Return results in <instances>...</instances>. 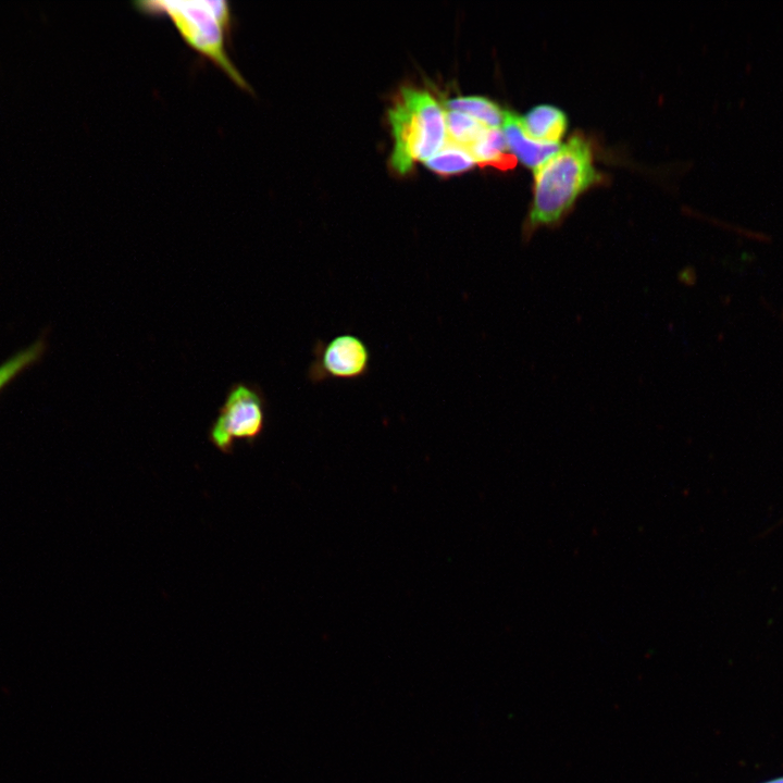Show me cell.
I'll return each instance as SVG.
<instances>
[{"instance_id": "9c48e42d", "label": "cell", "mask_w": 783, "mask_h": 783, "mask_svg": "<svg viewBox=\"0 0 783 783\" xmlns=\"http://www.w3.org/2000/svg\"><path fill=\"white\" fill-rule=\"evenodd\" d=\"M445 107L471 115L488 128H500L505 121L506 111L485 97H457L447 100Z\"/></svg>"}, {"instance_id": "6da1fadb", "label": "cell", "mask_w": 783, "mask_h": 783, "mask_svg": "<svg viewBox=\"0 0 783 783\" xmlns=\"http://www.w3.org/2000/svg\"><path fill=\"white\" fill-rule=\"evenodd\" d=\"M599 178L589 142L572 136L556 153L534 170L533 201L525 237L538 227L555 226L576 198Z\"/></svg>"}, {"instance_id": "7c38bea8", "label": "cell", "mask_w": 783, "mask_h": 783, "mask_svg": "<svg viewBox=\"0 0 783 783\" xmlns=\"http://www.w3.org/2000/svg\"><path fill=\"white\" fill-rule=\"evenodd\" d=\"M45 350V344L39 340L21 350L0 365V390L16 375L36 362Z\"/></svg>"}, {"instance_id": "8992f818", "label": "cell", "mask_w": 783, "mask_h": 783, "mask_svg": "<svg viewBox=\"0 0 783 783\" xmlns=\"http://www.w3.org/2000/svg\"><path fill=\"white\" fill-rule=\"evenodd\" d=\"M502 133L514 158L533 171L560 148L559 144H545L531 139L520 125V116L506 111Z\"/></svg>"}, {"instance_id": "277c9868", "label": "cell", "mask_w": 783, "mask_h": 783, "mask_svg": "<svg viewBox=\"0 0 783 783\" xmlns=\"http://www.w3.org/2000/svg\"><path fill=\"white\" fill-rule=\"evenodd\" d=\"M266 399L252 383H234L227 390L219 414L208 431L210 443L222 453H233L236 440L252 446L263 434Z\"/></svg>"}, {"instance_id": "ba28073f", "label": "cell", "mask_w": 783, "mask_h": 783, "mask_svg": "<svg viewBox=\"0 0 783 783\" xmlns=\"http://www.w3.org/2000/svg\"><path fill=\"white\" fill-rule=\"evenodd\" d=\"M469 152L481 166L508 170L515 165V158L508 152L505 135L500 128H487Z\"/></svg>"}, {"instance_id": "3957f363", "label": "cell", "mask_w": 783, "mask_h": 783, "mask_svg": "<svg viewBox=\"0 0 783 783\" xmlns=\"http://www.w3.org/2000/svg\"><path fill=\"white\" fill-rule=\"evenodd\" d=\"M394 148L393 169L407 174L417 161H425L447 142L446 113L426 90L402 87L388 109Z\"/></svg>"}, {"instance_id": "30bf717a", "label": "cell", "mask_w": 783, "mask_h": 783, "mask_svg": "<svg viewBox=\"0 0 783 783\" xmlns=\"http://www.w3.org/2000/svg\"><path fill=\"white\" fill-rule=\"evenodd\" d=\"M488 127L465 113L449 110L446 113L447 141L467 149L483 136Z\"/></svg>"}, {"instance_id": "5b68a950", "label": "cell", "mask_w": 783, "mask_h": 783, "mask_svg": "<svg viewBox=\"0 0 783 783\" xmlns=\"http://www.w3.org/2000/svg\"><path fill=\"white\" fill-rule=\"evenodd\" d=\"M312 353L308 378L313 384L360 380L370 372L371 351L362 338L351 333L336 335L327 341L316 340Z\"/></svg>"}, {"instance_id": "8fae6325", "label": "cell", "mask_w": 783, "mask_h": 783, "mask_svg": "<svg viewBox=\"0 0 783 783\" xmlns=\"http://www.w3.org/2000/svg\"><path fill=\"white\" fill-rule=\"evenodd\" d=\"M424 163L428 170L444 176L463 173L476 164L467 149L448 141Z\"/></svg>"}, {"instance_id": "7a4b0ae2", "label": "cell", "mask_w": 783, "mask_h": 783, "mask_svg": "<svg viewBox=\"0 0 783 783\" xmlns=\"http://www.w3.org/2000/svg\"><path fill=\"white\" fill-rule=\"evenodd\" d=\"M136 9L150 16H165L184 42L213 63L239 88L252 92L227 51L233 14L227 1H137Z\"/></svg>"}, {"instance_id": "4fadbf2b", "label": "cell", "mask_w": 783, "mask_h": 783, "mask_svg": "<svg viewBox=\"0 0 783 783\" xmlns=\"http://www.w3.org/2000/svg\"><path fill=\"white\" fill-rule=\"evenodd\" d=\"M761 783H783V776L773 778L771 780L761 782Z\"/></svg>"}, {"instance_id": "52a82bcc", "label": "cell", "mask_w": 783, "mask_h": 783, "mask_svg": "<svg viewBox=\"0 0 783 783\" xmlns=\"http://www.w3.org/2000/svg\"><path fill=\"white\" fill-rule=\"evenodd\" d=\"M523 132L533 140L545 144H558L566 134L568 120L560 109L550 104L534 107L520 117Z\"/></svg>"}]
</instances>
